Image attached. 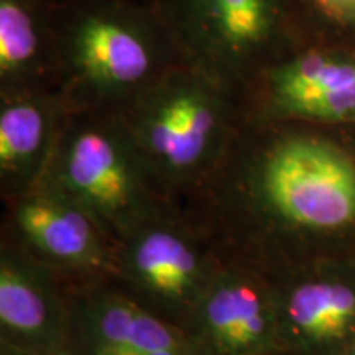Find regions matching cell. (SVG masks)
Instances as JSON below:
<instances>
[{"mask_svg":"<svg viewBox=\"0 0 355 355\" xmlns=\"http://www.w3.org/2000/svg\"><path fill=\"white\" fill-rule=\"evenodd\" d=\"M87 355H212L202 345L189 349H170V350H102Z\"/></svg>","mask_w":355,"mask_h":355,"instance_id":"16","label":"cell"},{"mask_svg":"<svg viewBox=\"0 0 355 355\" xmlns=\"http://www.w3.org/2000/svg\"><path fill=\"white\" fill-rule=\"evenodd\" d=\"M191 50L212 76L237 73L296 28L291 0H184Z\"/></svg>","mask_w":355,"mask_h":355,"instance_id":"7","label":"cell"},{"mask_svg":"<svg viewBox=\"0 0 355 355\" xmlns=\"http://www.w3.org/2000/svg\"><path fill=\"white\" fill-rule=\"evenodd\" d=\"M227 109L217 78L178 73L140 97L127 123L153 178L183 183L204 173L219 155Z\"/></svg>","mask_w":355,"mask_h":355,"instance_id":"3","label":"cell"},{"mask_svg":"<svg viewBox=\"0 0 355 355\" xmlns=\"http://www.w3.org/2000/svg\"><path fill=\"white\" fill-rule=\"evenodd\" d=\"M0 355H43V354H37V352H32V350L15 347V345L3 343L2 340V352H0Z\"/></svg>","mask_w":355,"mask_h":355,"instance_id":"17","label":"cell"},{"mask_svg":"<svg viewBox=\"0 0 355 355\" xmlns=\"http://www.w3.org/2000/svg\"><path fill=\"white\" fill-rule=\"evenodd\" d=\"M115 266L146 308L186 329L217 270L184 230L155 219L119 243Z\"/></svg>","mask_w":355,"mask_h":355,"instance_id":"5","label":"cell"},{"mask_svg":"<svg viewBox=\"0 0 355 355\" xmlns=\"http://www.w3.org/2000/svg\"><path fill=\"white\" fill-rule=\"evenodd\" d=\"M0 327L3 343L43 355H64L71 332V308L48 270L10 247L0 255Z\"/></svg>","mask_w":355,"mask_h":355,"instance_id":"10","label":"cell"},{"mask_svg":"<svg viewBox=\"0 0 355 355\" xmlns=\"http://www.w3.org/2000/svg\"><path fill=\"white\" fill-rule=\"evenodd\" d=\"M273 290L279 349L344 355L355 337V255L300 261Z\"/></svg>","mask_w":355,"mask_h":355,"instance_id":"4","label":"cell"},{"mask_svg":"<svg viewBox=\"0 0 355 355\" xmlns=\"http://www.w3.org/2000/svg\"><path fill=\"white\" fill-rule=\"evenodd\" d=\"M69 55L78 76L105 94L139 87L155 64L153 44L145 30L114 13H94L79 21Z\"/></svg>","mask_w":355,"mask_h":355,"instance_id":"11","label":"cell"},{"mask_svg":"<svg viewBox=\"0 0 355 355\" xmlns=\"http://www.w3.org/2000/svg\"><path fill=\"white\" fill-rule=\"evenodd\" d=\"M40 55L38 26L28 0H0V78L13 83L32 73Z\"/></svg>","mask_w":355,"mask_h":355,"instance_id":"14","label":"cell"},{"mask_svg":"<svg viewBox=\"0 0 355 355\" xmlns=\"http://www.w3.org/2000/svg\"><path fill=\"white\" fill-rule=\"evenodd\" d=\"M73 329L87 354L201 345L183 326L162 318L140 301L115 293H96L71 308Z\"/></svg>","mask_w":355,"mask_h":355,"instance_id":"12","label":"cell"},{"mask_svg":"<svg viewBox=\"0 0 355 355\" xmlns=\"http://www.w3.org/2000/svg\"><path fill=\"white\" fill-rule=\"evenodd\" d=\"M55 140V112L33 96L8 97L0 107V178L2 188L21 196L42 184Z\"/></svg>","mask_w":355,"mask_h":355,"instance_id":"13","label":"cell"},{"mask_svg":"<svg viewBox=\"0 0 355 355\" xmlns=\"http://www.w3.org/2000/svg\"><path fill=\"white\" fill-rule=\"evenodd\" d=\"M344 355H355V337H354V340H352V343L349 344V347L345 349Z\"/></svg>","mask_w":355,"mask_h":355,"instance_id":"18","label":"cell"},{"mask_svg":"<svg viewBox=\"0 0 355 355\" xmlns=\"http://www.w3.org/2000/svg\"><path fill=\"white\" fill-rule=\"evenodd\" d=\"M296 28L308 42L355 50V0H291Z\"/></svg>","mask_w":355,"mask_h":355,"instance_id":"15","label":"cell"},{"mask_svg":"<svg viewBox=\"0 0 355 355\" xmlns=\"http://www.w3.org/2000/svg\"><path fill=\"white\" fill-rule=\"evenodd\" d=\"M152 178L127 125L83 122L56 141L42 184L78 202L121 243L158 219Z\"/></svg>","mask_w":355,"mask_h":355,"instance_id":"2","label":"cell"},{"mask_svg":"<svg viewBox=\"0 0 355 355\" xmlns=\"http://www.w3.org/2000/svg\"><path fill=\"white\" fill-rule=\"evenodd\" d=\"M266 112L278 122L355 128V50L306 42L265 73Z\"/></svg>","mask_w":355,"mask_h":355,"instance_id":"6","label":"cell"},{"mask_svg":"<svg viewBox=\"0 0 355 355\" xmlns=\"http://www.w3.org/2000/svg\"><path fill=\"white\" fill-rule=\"evenodd\" d=\"M186 329L212 355L282 350L273 285L243 270H217Z\"/></svg>","mask_w":355,"mask_h":355,"instance_id":"8","label":"cell"},{"mask_svg":"<svg viewBox=\"0 0 355 355\" xmlns=\"http://www.w3.org/2000/svg\"><path fill=\"white\" fill-rule=\"evenodd\" d=\"M13 225L44 261L69 270H114L110 239L86 211L60 191L40 184L13 206Z\"/></svg>","mask_w":355,"mask_h":355,"instance_id":"9","label":"cell"},{"mask_svg":"<svg viewBox=\"0 0 355 355\" xmlns=\"http://www.w3.org/2000/svg\"><path fill=\"white\" fill-rule=\"evenodd\" d=\"M248 186L261 219L303 248L301 261L355 255V128L288 123Z\"/></svg>","mask_w":355,"mask_h":355,"instance_id":"1","label":"cell"}]
</instances>
